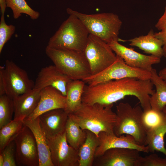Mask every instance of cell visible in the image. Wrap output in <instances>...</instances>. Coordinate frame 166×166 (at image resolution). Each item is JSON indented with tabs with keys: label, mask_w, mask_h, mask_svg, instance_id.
I'll list each match as a JSON object with an SVG mask.
<instances>
[{
	"label": "cell",
	"mask_w": 166,
	"mask_h": 166,
	"mask_svg": "<svg viewBox=\"0 0 166 166\" xmlns=\"http://www.w3.org/2000/svg\"><path fill=\"white\" fill-rule=\"evenodd\" d=\"M66 106L65 96L53 87H46L41 90L38 105L34 112L27 118L33 120L47 111L57 109H65Z\"/></svg>",
	"instance_id": "17"
},
{
	"label": "cell",
	"mask_w": 166,
	"mask_h": 166,
	"mask_svg": "<svg viewBox=\"0 0 166 166\" xmlns=\"http://www.w3.org/2000/svg\"><path fill=\"white\" fill-rule=\"evenodd\" d=\"M113 105L82 103L79 109L69 115L82 129L89 130L98 137L101 132H113L118 118L112 110Z\"/></svg>",
	"instance_id": "2"
},
{
	"label": "cell",
	"mask_w": 166,
	"mask_h": 166,
	"mask_svg": "<svg viewBox=\"0 0 166 166\" xmlns=\"http://www.w3.org/2000/svg\"><path fill=\"white\" fill-rule=\"evenodd\" d=\"M47 140L54 166H79L78 151L68 144L65 132Z\"/></svg>",
	"instance_id": "11"
},
{
	"label": "cell",
	"mask_w": 166,
	"mask_h": 166,
	"mask_svg": "<svg viewBox=\"0 0 166 166\" xmlns=\"http://www.w3.org/2000/svg\"><path fill=\"white\" fill-rule=\"evenodd\" d=\"M82 80H72L66 87V107L64 109L69 114L79 109L82 105V96L85 85Z\"/></svg>",
	"instance_id": "21"
},
{
	"label": "cell",
	"mask_w": 166,
	"mask_h": 166,
	"mask_svg": "<svg viewBox=\"0 0 166 166\" xmlns=\"http://www.w3.org/2000/svg\"><path fill=\"white\" fill-rule=\"evenodd\" d=\"M6 94L5 85L2 75L0 74V96Z\"/></svg>",
	"instance_id": "34"
},
{
	"label": "cell",
	"mask_w": 166,
	"mask_h": 166,
	"mask_svg": "<svg viewBox=\"0 0 166 166\" xmlns=\"http://www.w3.org/2000/svg\"><path fill=\"white\" fill-rule=\"evenodd\" d=\"M116 55L120 56L125 63L132 67L151 71L152 65L160 62V58L152 55H147L113 41L108 44Z\"/></svg>",
	"instance_id": "12"
},
{
	"label": "cell",
	"mask_w": 166,
	"mask_h": 166,
	"mask_svg": "<svg viewBox=\"0 0 166 166\" xmlns=\"http://www.w3.org/2000/svg\"><path fill=\"white\" fill-rule=\"evenodd\" d=\"M116 113L118 121L113 129L114 134L117 136L130 135L139 144L146 145L147 131L141 107H133L128 103L121 102L117 106Z\"/></svg>",
	"instance_id": "6"
},
{
	"label": "cell",
	"mask_w": 166,
	"mask_h": 166,
	"mask_svg": "<svg viewBox=\"0 0 166 166\" xmlns=\"http://www.w3.org/2000/svg\"><path fill=\"white\" fill-rule=\"evenodd\" d=\"M151 73L150 80L156 89L149 99L151 109L161 112L166 105V82L159 75L155 69L152 68Z\"/></svg>",
	"instance_id": "22"
},
{
	"label": "cell",
	"mask_w": 166,
	"mask_h": 166,
	"mask_svg": "<svg viewBox=\"0 0 166 166\" xmlns=\"http://www.w3.org/2000/svg\"><path fill=\"white\" fill-rule=\"evenodd\" d=\"M49 39L48 45L56 48L84 52L89 34L80 19L69 14Z\"/></svg>",
	"instance_id": "4"
},
{
	"label": "cell",
	"mask_w": 166,
	"mask_h": 166,
	"mask_svg": "<svg viewBox=\"0 0 166 166\" xmlns=\"http://www.w3.org/2000/svg\"><path fill=\"white\" fill-rule=\"evenodd\" d=\"M40 91L33 89L13 99L14 106V120H23L34 112L40 99Z\"/></svg>",
	"instance_id": "19"
},
{
	"label": "cell",
	"mask_w": 166,
	"mask_h": 166,
	"mask_svg": "<svg viewBox=\"0 0 166 166\" xmlns=\"http://www.w3.org/2000/svg\"><path fill=\"white\" fill-rule=\"evenodd\" d=\"M14 113L13 99L6 94L0 96V129L13 120Z\"/></svg>",
	"instance_id": "28"
},
{
	"label": "cell",
	"mask_w": 166,
	"mask_h": 166,
	"mask_svg": "<svg viewBox=\"0 0 166 166\" xmlns=\"http://www.w3.org/2000/svg\"><path fill=\"white\" fill-rule=\"evenodd\" d=\"M151 71L130 67L124 60L116 55L115 61L107 68L95 75H91L83 81L92 86L100 83L127 77L141 80H150Z\"/></svg>",
	"instance_id": "8"
},
{
	"label": "cell",
	"mask_w": 166,
	"mask_h": 166,
	"mask_svg": "<svg viewBox=\"0 0 166 166\" xmlns=\"http://www.w3.org/2000/svg\"><path fill=\"white\" fill-rule=\"evenodd\" d=\"M4 160L3 156L1 154H0V166H3Z\"/></svg>",
	"instance_id": "37"
},
{
	"label": "cell",
	"mask_w": 166,
	"mask_h": 166,
	"mask_svg": "<svg viewBox=\"0 0 166 166\" xmlns=\"http://www.w3.org/2000/svg\"><path fill=\"white\" fill-rule=\"evenodd\" d=\"M155 27L159 31L154 33L155 36L162 41L164 56L166 58V6L163 14L158 19Z\"/></svg>",
	"instance_id": "32"
},
{
	"label": "cell",
	"mask_w": 166,
	"mask_h": 166,
	"mask_svg": "<svg viewBox=\"0 0 166 166\" xmlns=\"http://www.w3.org/2000/svg\"><path fill=\"white\" fill-rule=\"evenodd\" d=\"M14 140L17 166H39L37 145L30 129L24 125Z\"/></svg>",
	"instance_id": "10"
},
{
	"label": "cell",
	"mask_w": 166,
	"mask_h": 166,
	"mask_svg": "<svg viewBox=\"0 0 166 166\" xmlns=\"http://www.w3.org/2000/svg\"><path fill=\"white\" fill-rule=\"evenodd\" d=\"M15 30V26L5 22L4 14H1L0 22V53L6 43L10 38Z\"/></svg>",
	"instance_id": "30"
},
{
	"label": "cell",
	"mask_w": 166,
	"mask_h": 166,
	"mask_svg": "<svg viewBox=\"0 0 166 166\" xmlns=\"http://www.w3.org/2000/svg\"><path fill=\"white\" fill-rule=\"evenodd\" d=\"M83 52L89 63L91 75L101 72L116 59V54L107 43L90 34Z\"/></svg>",
	"instance_id": "7"
},
{
	"label": "cell",
	"mask_w": 166,
	"mask_h": 166,
	"mask_svg": "<svg viewBox=\"0 0 166 166\" xmlns=\"http://www.w3.org/2000/svg\"><path fill=\"white\" fill-rule=\"evenodd\" d=\"M65 132L68 144L78 151L86 140L87 134L86 130L82 129L69 115Z\"/></svg>",
	"instance_id": "24"
},
{
	"label": "cell",
	"mask_w": 166,
	"mask_h": 166,
	"mask_svg": "<svg viewBox=\"0 0 166 166\" xmlns=\"http://www.w3.org/2000/svg\"><path fill=\"white\" fill-rule=\"evenodd\" d=\"M2 156L3 166H17L15 158V145L13 140L8 144L0 153Z\"/></svg>",
	"instance_id": "33"
},
{
	"label": "cell",
	"mask_w": 166,
	"mask_h": 166,
	"mask_svg": "<svg viewBox=\"0 0 166 166\" xmlns=\"http://www.w3.org/2000/svg\"><path fill=\"white\" fill-rule=\"evenodd\" d=\"M47 56L62 73L71 80H82L91 75L83 52L54 48L47 45Z\"/></svg>",
	"instance_id": "3"
},
{
	"label": "cell",
	"mask_w": 166,
	"mask_h": 166,
	"mask_svg": "<svg viewBox=\"0 0 166 166\" xmlns=\"http://www.w3.org/2000/svg\"><path fill=\"white\" fill-rule=\"evenodd\" d=\"M6 3V0H0V4H4Z\"/></svg>",
	"instance_id": "38"
},
{
	"label": "cell",
	"mask_w": 166,
	"mask_h": 166,
	"mask_svg": "<svg viewBox=\"0 0 166 166\" xmlns=\"http://www.w3.org/2000/svg\"><path fill=\"white\" fill-rule=\"evenodd\" d=\"M71 80L55 65H50L42 68L39 72L34 89L41 90L45 87L51 86L66 96L67 85Z\"/></svg>",
	"instance_id": "15"
},
{
	"label": "cell",
	"mask_w": 166,
	"mask_h": 166,
	"mask_svg": "<svg viewBox=\"0 0 166 166\" xmlns=\"http://www.w3.org/2000/svg\"><path fill=\"white\" fill-rule=\"evenodd\" d=\"M66 11L78 18L85 26L89 34L95 36L108 44L119 40L118 35L122 22L116 14L103 13L86 14L68 8Z\"/></svg>",
	"instance_id": "5"
},
{
	"label": "cell",
	"mask_w": 166,
	"mask_h": 166,
	"mask_svg": "<svg viewBox=\"0 0 166 166\" xmlns=\"http://www.w3.org/2000/svg\"><path fill=\"white\" fill-rule=\"evenodd\" d=\"M143 120L147 132L166 123L161 112L156 111L151 109L143 111Z\"/></svg>",
	"instance_id": "29"
},
{
	"label": "cell",
	"mask_w": 166,
	"mask_h": 166,
	"mask_svg": "<svg viewBox=\"0 0 166 166\" xmlns=\"http://www.w3.org/2000/svg\"><path fill=\"white\" fill-rule=\"evenodd\" d=\"M161 112L166 121V105L163 109Z\"/></svg>",
	"instance_id": "36"
},
{
	"label": "cell",
	"mask_w": 166,
	"mask_h": 166,
	"mask_svg": "<svg viewBox=\"0 0 166 166\" xmlns=\"http://www.w3.org/2000/svg\"><path fill=\"white\" fill-rule=\"evenodd\" d=\"M127 41L130 42L129 45L137 47L147 53L160 59L164 56L163 42L155 36L152 29L145 35L135 37Z\"/></svg>",
	"instance_id": "20"
},
{
	"label": "cell",
	"mask_w": 166,
	"mask_h": 166,
	"mask_svg": "<svg viewBox=\"0 0 166 166\" xmlns=\"http://www.w3.org/2000/svg\"><path fill=\"white\" fill-rule=\"evenodd\" d=\"M23 122L30 129L35 137L38 152L39 166H54L47 138L40 126L39 117L33 120L26 118Z\"/></svg>",
	"instance_id": "18"
},
{
	"label": "cell",
	"mask_w": 166,
	"mask_h": 166,
	"mask_svg": "<svg viewBox=\"0 0 166 166\" xmlns=\"http://www.w3.org/2000/svg\"><path fill=\"white\" fill-rule=\"evenodd\" d=\"M0 74L4 81L6 94L12 99L34 88V82L27 72L11 60H6L5 66L0 67Z\"/></svg>",
	"instance_id": "9"
},
{
	"label": "cell",
	"mask_w": 166,
	"mask_h": 166,
	"mask_svg": "<svg viewBox=\"0 0 166 166\" xmlns=\"http://www.w3.org/2000/svg\"><path fill=\"white\" fill-rule=\"evenodd\" d=\"M150 80L127 77L99 83L92 86L85 85L82 96V104L96 103L109 105L133 96L139 101L143 111L151 109L149 99L155 90Z\"/></svg>",
	"instance_id": "1"
},
{
	"label": "cell",
	"mask_w": 166,
	"mask_h": 166,
	"mask_svg": "<svg viewBox=\"0 0 166 166\" xmlns=\"http://www.w3.org/2000/svg\"><path fill=\"white\" fill-rule=\"evenodd\" d=\"M98 138L100 144L96 149L95 158L101 156L106 150L113 148L134 149L146 153L149 152L147 146L139 144L129 135L117 136L114 132H101L98 134Z\"/></svg>",
	"instance_id": "13"
},
{
	"label": "cell",
	"mask_w": 166,
	"mask_h": 166,
	"mask_svg": "<svg viewBox=\"0 0 166 166\" xmlns=\"http://www.w3.org/2000/svg\"><path fill=\"white\" fill-rule=\"evenodd\" d=\"M136 166H166V157L163 158L153 153L144 157L140 156Z\"/></svg>",
	"instance_id": "31"
},
{
	"label": "cell",
	"mask_w": 166,
	"mask_h": 166,
	"mask_svg": "<svg viewBox=\"0 0 166 166\" xmlns=\"http://www.w3.org/2000/svg\"><path fill=\"white\" fill-rule=\"evenodd\" d=\"M138 150L126 148H113L95 158L94 166H136L140 155Z\"/></svg>",
	"instance_id": "14"
},
{
	"label": "cell",
	"mask_w": 166,
	"mask_h": 166,
	"mask_svg": "<svg viewBox=\"0 0 166 166\" xmlns=\"http://www.w3.org/2000/svg\"><path fill=\"white\" fill-rule=\"evenodd\" d=\"M166 134V123L147 132L146 143L149 152H160L166 157L164 137Z\"/></svg>",
	"instance_id": "25"
},
{
	"label": "cell",
	"mask_w": 166,
	"mask_h": 166,
	"mask_svg": "<svg viewBox=\"0 0 166 166\" xmlns=\"http://www.w3.org/2000/svg\"><path fill=\"white\" fill-rule=\"evenodd\" d=\"M38 117L40 126L47 139L53 138L65 132L69 114L64 109L51 110Z\"/></svg>",
	"instance_id": "16"
},
{
	"label": "cell",
	"mask_w": 166,
	"mask_h": 166,
	"mask_svg": "<svg viewBox=\"0 0 166 166\" xmlns=\"http://www.w3.org/2000/svg\"><path fill=\"white\" fill-rule=\"evenodd\" d=\"M7 7L11 8L14 19H16L22 14L28 15L33 20H36L40 16L39 13L31 8L25 0H6Z\"/></svg>",
	"instance_id": "27"
},
{
	"label": "cell",
	"mask_w": 166,
	"mask_h": 166,
	"mask_svg": "<svg viewBox=\"0 0 166 166\" xmlns=\"http://www.w3.org/2000/svg\"><path fill=\"white\" fill-rule=\"evenodd\" d=\"M24 126L23 120L13 119L0 129V153L14 140Z\"/></svg>",
	"instance_id": "26"
},
{
	"label": "cell",
	"mask_w": 166,
	"mask_h": 166,
	"mask_svg": "<svg viewBox=\"0 0 166 166\" xmlns=\"http://www.w3.org/2000/svg\"><path fill=\"white\" fill-rule=\"evenodd\" d=\"M87 136L85 143L78 150L79 166H92L95 159V154L99 145V140L95 133L85 130Z\"/></svg>",
	"instance_id": "23"
},
{
	"label": "cell",
	"mask_w": 166,
	"mask_h": 166,
	"mask_svg": "<svg viewBox=\"0 0 166 166\" xmlns=\"http://www.w3.org/2000/svg\"><path fill=\"white\" fill-rule=\"evenodd\" d=\"M158 75L166 82V67L159 71Z\"/></svg>",
	"instance_id": "35"
}]
</instances>
